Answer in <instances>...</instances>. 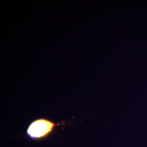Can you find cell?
<instances>
[{
	"label": "cell",
	"mask_w": 147,
	"mask_h": 147,
	"mask_svg": "<svg viewBox=\"0 0 147 147\" xmlns=\"http://www.w3.org/2000/svg\"><path fill=\"white\" fill-rule=\"evenodd\" d=\"M65 121L56 123L47 118L36 119L28 124L27 127L26 136L32 141H43L51 136L59 126L65 125Z\"/></svg>",
	"instance_id": "1"
}]
</instances>
